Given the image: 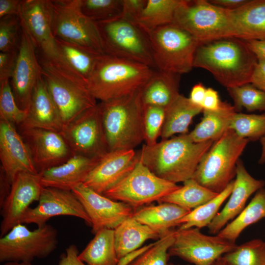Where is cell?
I'll return each mask as SVG.
<instances>
[{
    "label": "cell",
    "instance_id": "obj_1",
    "mask_svg": "<svg viewBox=\"0 0 265 265\" xmlns=\"http://www.w3.org/2000/svg\"><path fill=\"white\" fill-rule=\"evenodd\" d=\"M258 61L244 40L230 37L200 43L193 66L208 71L228 88L250 83Z\"/></svg>",
    "mask_w": 265,
    "mask_h": 265
},
{
    "label": "cell",
    "instance_id": "obj_2",
    "mask_svg": "<svg viewBox=\"0 0 265 265\" xmlns=\"http://www.w3.org/2000/svg\"><path fill=\"white\" fill-rule=\"evenodd\" d=\"M214 141L193 142L188 133L143 145L140 160L156 176L177 184L192 178L204 156Z\"/></svg>",
    "mask_w": 265,
    "mask_h": 265
},
{
    "label": "cell",
    "instance_id": "obj_3",
    "mask_svg": "<svg viewBox=\"0 0 265 265\" xmlns=\"http://www.w3.org/2000/svg\"><path fill=\"white\" fill-rule=\"evenodd\" d=\"M155 71L139 62L103 54L87 79L88 87L101 102L117 99L141 89Z\"/></svg>",
    "mask_w": 265,
    "mask_h": 265
},
{
    "label": "cell",
    "instance_id": "obj_4",
    "mask_svg": "<svg viewBox=\"0 0 265 265\" xmlns=\"http://www.w3.org/2000/svg\"><path fill=\"white\" fill-rule=\"evenodd\" d=\"M42 77L64 126L84 111L95 106L96 99L87 81L62 59L40 55Z\"/></svg>",
    "mask_w": 265,
    "mask_h": 265
},
{
    "label": "cell",
    "instance_id": "obj_5",
    "mask_svg": "<svg viewBox=\"0 0 265 265\" xmlns=\"http://www.w3.org/2000/svg\"><path fill=\"white\" fill-rule=\"evenodd\" d=\"M98 104L109 152L134 150L144 141L141 89Z\"/></svg>",
    "mask_w": 265,
    "mask_h": 265
},
{
    "label": "cell",
    "instance_id": "obj_6",
    "mask_svg": "<svg viewBox=\"0 0 265 265\" xmlns=\"http://www.w3.org/2000/svg\"><path fill=\"white\" fill-rule=\"evenodd\" d=\"M249 141L228 129L214 141L192 178L214 192H221L236 177L237 162Z\"/></svg>",
    "mask_w": 265,
    "mask_h": 265
},
{
    "label": "cell",
    "instance_id": "obj_7",
    "mask_svg": "<svg viewBox=\"0 0 265 265\" xmlns=\"http://www.w3.org/2000/svg\"><path fill=\"white\" fill-rule=\"evenodd\" d=\"M147 34L157 70L180 75L191 70L195 53L201 43L195 37L173 24Z\"/></svg>",
    "mask_w": 265,
    "mask_h": 265
},
{
    "label": "cell",
    "instance_id": "obj_8",
    "mask_svg": "<svg viewBox=\"0 0 265 265\" xmlns=\"http://www.w3.org/2000/svg\"><path fill=\"white\" fill-rule=\"evenodd\" d=\"M95 23L105 54L139 62L156 69L147 34L137 24L122 15Z\"/></svg>",
    "mask_w": 265,
    "mask_h": 265
},
{
    "label": "cell",
    "instance_id": "obj_9",
    "mask_svg": "<svg viewBox=\"0 0 265 265\" xmlns=\"http://www.w3.org/2000/svg\"><path fill=\"white\" fill-rule=\"evenodd\" d=\"M172 24L188 32L201 43L235 37L229 10L207 0H182Z\"/></svg>",
    "mask_w": 265,
    "mask_h": 265
},
{
    "label": "cell",
    "instance_id": "obj_10",
    "mask_svg": "<svg viewBox=\"0 0 265 265\" xmlns=\"http://www.w3.org/2000/svg\"><path fill=\"white\" fill-rule=\"evenodd\" d=\"M51 1L55 38L80 46L97 54H105L97 25L82 13L81 0Z\"/></svg>",
    "mask_w": 265,
    "mask_h": 265
},
{
    "label": "cell",
    "instance_id": "obj_11",
    "mask_svg": "<svg viewBox=\"0 0 265 265\" xmlns=\"http://www.w3.org/2000/svg\"><path fill=\"white\" fill-rule=\"evenodd\" d=\"M58 243L57 231L53 226L47 224L30 230L19 223L0 238V262L31 263L49 256Z\"/></svg>",
    "mask_w": 265,
    "mask_h": 265
},
{
    "label": "cell",
    "instance_id": "obj_12",
    "mask_svg": "<svg viewBox=\"0 0 265 265\" xmlns=\"http://www.w3.org/2000/svg\"><path fill=\"white\" fill-rule=\"evenodd\" d=\"M180 187L153 173L140 159L122 180L103 193L134 210L161 198Z\"/></svg>",
    "mask_w": 265,
    "mask_h": 265
},
{
    "label": "cell",
    "instance_id": "obj_13",
    "mask_svg": "<svg viewBox=\"0 0 265 265\" xmlns=\"http://www.w3.org/2000/svg\"><path fill=\"white\" fill-rule=\"evenodd\" d=\"M237 245L217 235L204 234L198 228L178 229L168 253L192 265H212Z\"/></svg>",
    "mask_w": 265,
    "mask_h": 265
},
{
    "label": "cell",
    "instance_id": "obj_14",
    "mask_svg": "<svg viewBox=\"0 0 265 265\" xmlns=\"http://www.w3.org/2000/svg\"><path fill=\"white\" fill-rule=\"evenodd\" d=\"M60 133L74 155L101 158L109 152L98 104L63 126Z\"/></svg>",
    "mask_w": 265,
    "mask_h": 265
},
{
    "label": "cell",
    "instance_id": "obj_15",
    "mask_svg": "<svg viewBox=\"0 0 265 265\" xmlns=\"http://www.w3.org/2000/svg\"><path fill=\"white\" fill-rule=\"evenodd\" d=\"M38 202L37 206L26 210L21 218V223L34 224L41 227L52 217L67 215L80 218L91 226L89 217L71 190L43 187Z\"/></svg>",
    "mask_w": 265,
    "mask_h": 265
},
{
    "label": "cell",
    "instance_id": "obj_16",
    "mask_svg": "<svg viewBox=\"0 0 265 265\" xmlns=\"http://www.w3.org/2000/svg\"><path fill=\"white\" fill-rule=\"evenodd\" d=\"M19 17L41 55L61 59L52 30L51 0H23Z\"/></svg>",
    "mask_w": 265,
    "mask_h": 265
},
{
    "label": "cell",
    "instance_id": "obj_17",
    "mask_svg": "<svg viewBox=\"0 0 265 265\" xmlns=\"http://www.w3.org/2000/svg\"><path fill=\"white\" fill-rule=\"evenodd\" d=\"M21 27L20 46L10 82L18 106L27 110L34 86L42 76V69L36 54L37 48L22 24Z\"/></svg>",
    "mask_w": 265,
    "mask_h": 265
},
{
    "label": "cell",
    "instance_id": "obj_18",
    "mask_svg": "<svg viewBox=\"0 0 265 265\" xmlns=\"http://www.w3.org/2000/svg\"><path fill=\"white\" fill-rule=\"evenodd\" d=\"M20 130L38 173L60 165L74 156L59 132L37 128Z\"/></svg>",
    "mask_w": 265,
    "mask_h": 265
},
{
    "label": "cell",
    "instance_id": "obj_19",
    "mask_svg": "<svg viewBox=\"0 0 265 265\" xmlns=\"http://www.w3.org/2000/svg\"><path fill=\"white\" fill-rule=\"evenodd\" d=\"M72 191L89 217L94 234L103 228L114 230L133 214L134 209L131 206L112 200L83 184L78 185Z\"/></svg>",
    "mask_w": 265,
    "mask_h": 265
},
{
    "label": "cell",
    "instance_id": "obj_20",
    "mask_svg": "<svg viewBox=\"0 0 265 265\" xmlns=\"http://www.w3.org/2000/svg\"><path fill=\"white\" fill-rule=\"evenodd\" d=\"M43 188L40 173L23 172L16 176L10 192L0 207L1 237L21 223V218L29 205L39 201Z\"/></svg>",
    "mask_w": 265,
    "mask_h": 265
},
{
    "label": "cell",
    "instance_id": "obj_21",
    "mask_svg": "<svg viewBox=\"0 0 265 265\" xmlns=\"http://www.w3.org/2000/svg\"><path fill=\"white\" fill-rule=\"evenodd\" d=\"M139 160L138 152L134 150L109 151L100 159L83 184L103 194L127 176Z\"/></svg>",
    "mask_w": 265,
    "mask_h": 265
},
{
    "label": "cell",
    "instance_id": "obj_22",
    "mask_svg": "<svg viewBox=\"0 0 265 265\" xmlns=\"http://www.w3.org/2000/svg\"><path fill=\"white\" fill-rule=\"evenodd\" d=\"M0 168L12 184L20 173L38 174L28 148L15 125L0 120Z\"/></svg>",
    "mask_w": 265,
    "mask_h": 265
},
{
    "label": "cell",
    "instance_id": "obj_23",
    "mask_svg": "<svg viewBox=\"0 0 265 265\" xmlns=\"http://www.w3.org/2000/svg\"><path fill=\"white\" fill-rule=\"evenodd\" d=\"M265 186V181L254 178L246 169L242 161L238 160L232 191L223 208L207 227L209 232L217 234L241 212L249 197Z\"/></svg>",
    "mask_w": 265,
    "mask_h": 265
},
{
    "label": "cell",
    "instance_id": "obj_24",
    "mask_svg": "<svg viewBox=\"0 0 265 265\" xmlns=\"http://www.w3.org/2000/svg\"><path fill=\"white\" fill-rule=\"evenodd\" d=\"M27 115L20 130L42 129L60 132L63 124L58 109L42 76L38 80L31 96Z\"/></svg>",
    "mask_w": 265,
    "mask_h": 265
},
{
    "label": "cell",
    "instance_id": "obj_25",
    "mask_svg": "<svg viewBox=\"0 0 265 265\" xmlns=\"http://www.w3.org/2000/svg\"><path fill=\"white\" fill-rule=\"evenodd\" d=\"M101 158L74 155L65 162L40 173L41 184L43 187L72 191L83 183Z\"/></svg>",
    "mask_w": 265,
    "mask_h": 265
},
{
    "label": "cell",
    "instance_id": "obj_26",
    "mask_svg": "<svg viewBox=\"0 0 265 265\" xmlns=\"http://www.w3.org/2000/svg\"><path fill=\"white\" fill-rule=\"evenodd\" d=\"M229 11L236 37L246 41L265 39V0H248Z\"/></svg>",
    "mask_w": 265,
    "mask_h": 265
},
{
    "label": "cell",
    "instance_id": "obj_27",
    "mask_svg": "<svg viewBox=\"0 0 265 265\" xmlns=\"http://www.w3.org/2000/svg\"><path fill=\"white\" fill-rule=\"evenodd\" d=\"M191 210L170 203L147 205L134 210L132 216L163 237L179 226V221Z\"/></svg>",
    "mask_w": 265,
    "mask_h": 265
},
{
    "label": "cell",
    "instance_id": "obj_28",
    "mask_svg": "<svg viewBox=\"0 0 265 265\" xmlns=\"http://www.w3.org/2000/svg\"><path fill=\"white\" fill-rule=\"evenodd\" d=\"M180 75L156 70L141 89L144 105L166 108L180 95Z\"/></svg>",
    "mask_w": 265,
    "mask_h": 265
},
{
    "label": "cell",
    "instance_id": "obj_29",
    "mask_svg": "<svg viewBox=\"0 0 265 265\" xmlns=\"http://www.w3.org/2000/svg\"><path fill=\"white\" fill-rule=\"evenodd\" d=\"M203 117L194 129L188 134L194 142L215 141L230 129L235 114L233 106L222 102L216 110H203Z\"/></svg>",
    "mask_w": 265,
    "mask_h": 265
},
{
    "label": "cell",
    "instance_id": "obj_30",
    "mask_svg": "<svg viewBox=\"0 0 265 265\" xmlns=\"http://www.w3.org/2000/svg\"><path fill=\"white\" fill-rule=\"evenodd\" d=\"M165 109L161 139L169 138L178 133H188V128L193 118L203 110L202 107L181 94Z\"/></svg>",
    "mask_w": 265,
    "mask_h": 265
},
{
    "label": "cell",
    "instance_id": "obj_31",
    "mask_svg": "<svg viewBox=\"0 0 265 265\" xmlns=\"http://www.w3.org/2000/svg\"><path fill=\"white\" fill-rule=\"evenodd\" d=\"M160 235L132 216L114 229V240L118 259L141 247L149 239L159 240Z\"/></svg>",
    "mask_w": 265,
    "mask_h": 265
},
{
    "label": "cell",
    "instance_id": "obj_32",
    "mask_svg": "<svg viewBox=\"0 0 265 265\" xmlns=\"http://www.w3.org/2000/svg\"><path fill=\"white\" fill-rule=\"evenodd\" d=\"M78 257L87 265H117L114 230L103 228L98 231Z\"/></svg>",
    "mask_w": 265,
    "mask_h": 265
},
{
    "label": "cell",
    "instance_id": "obj_33",
    "mask_svg": "<svg viewBox=\"0 0 265 265\" xmlns=\"http://www.w3.org/2000/svg\"><path fill=\"white\" fill-rule=\"evenodd\" d=\"M265 218V188L257 191L248 204L217 234L232 242L247 227Z\"/></svg>",
    "mask_w": 265,
    "mask_h": 265
},
{
    "label": "cell",
    "instance_id": "obj_34",
    "mask_svg": "<svg viewBox=\"0 0 265 265\" xmlns=\"http://www.w3.org/2000/svg\"><path fill=\"white\" fill-rule=\"evenodd\" d=\"M182 0H147L135 23L146 33L172 24L176 10Z\"/></svg>",
    "mask_w": 265,
    "mask_h": 265
},
{
    "label": "cell",
    "instance_id": "obj_35",
    "mask_svg": "<svg viewBox=\"0 0 265 265\" xmlns=\"http://www.w3.org/2000/svg\"><path fill=\"white\" fill-rule=\"evenodd\" d=\"M183 183V186L161 198L158 203H172L192 210L209 201L218 194L204 187L193 178Z\"/></svg>",
    "mask_w": 265,
    "mask_h": 265
},
{
    "label": "cell",
    "instance_id": "obj_36",
    "mask_svg": "<svg viewBox=\"0 0 265 265\" xmlns=\"http://www.w3.org/2000/svg\"><path fill=\"white\" fill-rule=\"evenodd\" d=\"M55 39L58 52L63 60L87 81L100 55L80 46Z\"/></svg>",
    "mask_w": 265,
    "mask_h": 265
},
{
    "label": "cell",
    "instance_id": "obj_37",
    "mask_svg": "<svg viewBox=\"0 0 265 265\" xmlns=\"http://www.w3.org/2000/svg\"><path fill=\"white\" fill-rule=\"evenodd\" d=\"M234 180L215 197L191 210L179 221L180 230L208 227L219 212V209L229 198L233 188Z\"/></svg>",
    "mask_w": 265,
    "mask_h": 265
},
{
    "label": "cell",
    "instance_id": "obj_38",
    "mask_svg": "<svg viewBox=\"0 0 265 265\" xmlns=\"http://www.w3.org/2000/svg\"><path fill=\"white\" fill-rule=\"evenodd\" d=\"M238 112L245 108L249 112H265V92L251 83L227 88Z\"/></svg>",
    "mask_w": 265,
    "mask_h": 265
},
{
    "label": "cell",
    "instance_id": "obj_39",
    "mask_svg": "<svg viewBox=\"0 0 265 265\" xmlns=\"http://www.w3.org/2000/svg\"><path fill=\"white\" fill-rule=\"evenodd\" d=\"M224 257L233 265H265V241L250 240L237 245Z\"/></svg>",
    "mask_w": 265,
    "mask_h": 265
},
{
    "label": "cell",
    "instance_id": "obj_40",
    "mask_svg": "<svg viewBox=\"0 0 265 265\" xmlns=\"http://www.w3.org/2000/svg\"><path fill=\"white\" fill-rule=\"evenodd\" d=\"M230 129L240 137L249 141H256L265 136V113L245 114L236 112Z\"/></svg>",
    "mask_w": 265,
    "mask_h": 265
},
{
    "label": "cell",
    "instance_id": "obj_41",
    "mask_svg": "<svg viewBox=\"0 0 265 265\" xmlns=\"http://www.w3.org/2000/svg\"><path fill=\"white\" fill-rule=\"evenodd\" d=\"M81 10L94 22L107 21L122 15L123 0H81Z\"/></svg>",
    "mask_w": 265,
    "mask_h": 265
},
{
    "label": "cell",
    "instance_id": "obj_42",
    "mask_svg": "<svg viewBox=\"0 0 265 265\" xmlns=\"http://www.w3.org/2000/svg\"><path fill=\"white\" fill-rule=\"evenodd\" d=\"M175 231L171 230L129 265H167L168 250L174 240Z\"/></svg>",
    "mask_w": 265,
    "mask_h": 265
},
{
    "label": "cell",
    "instance_id": "obj_43",
    "mask_svg": "<svg viewBox=\"0 0 265 265\" xmlns=\"http://www.w3.org/2000/svg\"><path fill=\"white\" fill-rule=\"evenodd\" d=\"M27 112L18 106L10 81L0 83V120L20 126L25 120Z\"/></svg>",
    "mask_w": 265,
    "mask_h": 265
},
{
    "label": "cell",
    "instance_id": "obj_44",
    "mask_svg": "<svg viewBox=\"0 0 265 265\" xmlns=\"http://www.w3.org/2000/svg\"><path fill=\"white\" fill-rule=\"evenodd\" d=\"M19 16L14 15L0 19V52L18 51L21 36Z\"/></svg>",
    "mask_w": 265,
    "mask_h": 265
},
{
    "label": "cell",
    "instance_id": "obj_45",
    "mask_svg": "<svg viewBox=\"0 0 265 265\" xmlns=\"http://www.w3.org/2000/svg\"><path fill=\"white\" fill-rule=\"evenodd\" d=\"M144 132L145 144L152 146L160 136L165 117L164 108L152 105H144Z\"/></svg>",
    "mask_w": 265,
    "mask_h": 265
},
{
    "label": "cell",
    "instance_id": "obj_46",
    "mask_svg": "<svg viewBox=\"0 0 265 265\" xmlns=\"http://www.w3.org/2000/svg\"><path fill=\"white\" fill-rule=\"evenodd\" d=\"M18 51L0 53V83L10 81L15 66Z\"/></svg>",
    "mask_w": 265,
    "mask_h": 265
},
{
    "label": "cell",
    "instance_id": "obj_47",
    "mask_svg": "<svg viewBox=\"0 0 265 265\" xmlns=\"http://www.w3.org/2000/svg\"><path fill=\"white\" fill-rule=\"evenodd\" d=\"M147 0H123L122 15L135 23Z\"/></svg>",
    "mask_w": 265,
    "mask_h": 265
},
{
    "label": "cell",
    "instance_id": "obj_48",
    "mask_svg": "<svg viewBox=\"0 0 265 265\" xmlns=\"http://www.w3.org/2000/svg\"><path fill=\"white\" fill-rule=\"evenodd\" d=\"M79 254L76 245H69L66 249V253L61 255L58 265H87L79 259Z\"/></svg>",
    "mask_w": 265,
    "mask_h": 265
},
{
    "label": "cell",
    "instance_id": "obj_49",
    "mask_svg": "<svg viewBox=\"0 0 265 265\" xmlns=\"http://www.w3.org/2000/svg\"><path fill=\"white\" fill-rule=\"evenodd\" d=\"M222 102L218 92L209 87L206 89L202 107L203 110H216L220 107Z\"/></svg>",
    "mask_w": 265,
    "mask_h": 265
},
{
    "label": "cell",
    "instance_id": "obj_50",
    "mask_svg": "<svg viewBox=\"0 0 265 265\" xmlns=\"http://www.w3.org/2000/svg\"><path fill=\"white\" fill-rule=\"evenodd\" d=\"M22 0H0V19L4 17L19 16Z\"/></svg>",
    "mask_w": 265,
    "mask_h": 265
},
{
    "label": "cell",
    "instance_id": "obj_51",
    "mask_svg": "<svg viewBox=\"0 0 265 265\" xmlns=\"http://www.w3.org/2000/svg\"><path fill=\"white\" fill-rule=\"evenodd\" d=\"M250 83L265 92V59L258 60L252 75Z\"/></svg>",
    "mask_w": 265,
    "mask_h": 265
},
{
    "label": "cell",
    "instance_id": "obj_52",
    "mask_svg": "<svg viewBox=\"0 0 265 265\" xmlns=\"http://www.w3.org/2000/svg\"><path fill=\"white\" fill-rule=\"evenodd\" d=\"M206 89L201 83L195 84L191 89L189 99L195 105L202 107Z\"/></svg>",
    "mask_w": 265,
    "mask_h": 265
},
{
    "label": "cell",
    "instance_id": "obj_53",
    "mask_svg": "<svg viewBox=\"0 0 265 265\" xmlns=\"http://www.w3.org/2000/svg\"><path fill=\"white\" fill-rule=\"evenodd\" d=\"M12 184L8 179L3 170L0 171V207L8 196L11 189Z\"/></svg>",
    "mask_w": 265,
    "mask_h": 265
},
{
    "label": "cell",
    "instance_id": "obj_54",
    "mask_svg": "<svg viewBox=\"0 0 265 265\" xmlns=\"http://www.w3.org/2000/svg\"><path fill=\"white\" fill-rule=\"evenodd\" d=\"M244 41L258 60L265 59V39Z\"/></svg>",
    "mask_w": 265,
    "mask_h": 265
},
{
    "label": "cell",
    "instance_id": "obj_55",
    "mask_svg": "<svg viewBox=\"0 0 265 265\" xmlns=\"http://www.w3.org/2000/svg\"><path fill=\"white\" fill-rule=\"evenodd\" d=\"M154 243L149 244L132 251L119 259L117 265H129L137 259L143 252L151 247Z\"/></svg>",
    "mask_w": 265,
    "mask_h": 265
},
{
    "label": "cell",
    "instance_id": "obj_56",
    "mask_svg": "<svg viewBox=\"0 0 265 265\" xmlns=\"http://www.w3.org/2000/svg\"><path fill=\"white\" fill-rule=\"evenodd\" d=\"M248 0H210L211 3L221 8L232 10L246 3Z\"/></svg>",
    "mask_w": 265,
    "mask_h": 265
},
{
    "label": "cell",
    "instance_id": "obj_57",
    "mask_svg": "<svg viewBox=\"0 0 265 265\" xmlns=\"http://www.w3.org/2000/svg\"><path fill=\"white\" fill-rule=\"evenodd\" d=\"M260 143L262 150L259 163L260 164H264L265 163V136L260 139Z\"/></svg>",
    "mask_w": 265,
    "mask_h": 265
},
{
    "label": "cell",
    "instance_id": "obj_58",
    "mask_svg": "<svg viewBox=\"0 0 265 265\" xmlns=\"http://www.w3.org/2000/svg\"><path fill=\"white\" fill-rule=\"evenodd\" d=\"M212 265H233L224 257L222 256L218 259Z\"/></svg>",
    "mask_w": 265,
    "mask_h": 265
},
{
    "label": "cell",
    "instance_id": "obj_59",
    "mask_svg": "<svg viewBox=\"0 0 265 265\" xmlns=\"http://www.w3.org/2000/svg\"><path fill=\"white\" fill-rule=\"evenodd\" d=\"M3 265H32L31 263L26 262H7Z\"/></svg>",
    "mask_w": 265,
    "mask_h": 265
},
{
    "label": "cell",
    "instance_id": "obj_60",
    "mask_svg": "<svg viewBox=\"0 0 265 265\" xmlns=\"http://www.w3.org/2000/svg\"><path fill=\"white\" fill-rule=\"evenodd\" d=\"M167 265H192L191 264H187V265H180V264H175L172 263H169Z\"/></svg>",
    "mask_w": 265,
    "mask_h": 265
}]
</instances>
